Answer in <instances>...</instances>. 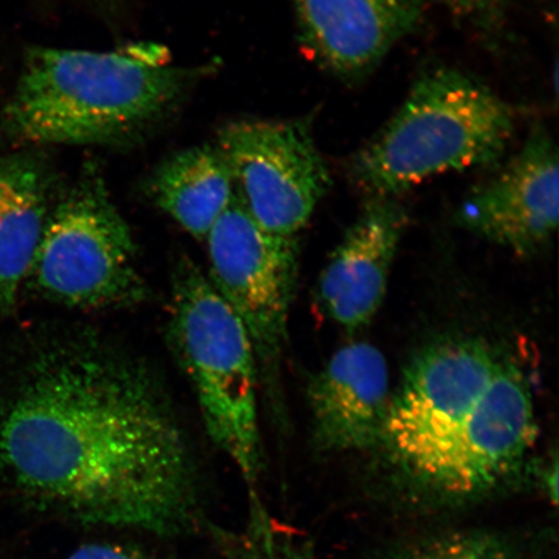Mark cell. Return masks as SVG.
I'll return each instance as SVG.
<instances>
[{"label": "cell", "mask_w": 559, "mask_h": 559, "mask_svg": "<svg viewBox=\"0 0 559 559\" xmlns=\"http://www.w3.org/2000/svg\"><path fill=\"white\" fill-rule=\"evenodd\" d=\"M0 466L82 524L173 536L199 521L198 464L163 384L94 333L34 361L0 423Z\"/></svg>", "instance_id": "1"}, {"label": "cell", "mask_w": 559, "mask_h": 559, "mask_svg": "<svg viewBox=\"0 0 559 559\" xmlns=\"http://www.w3.org/2000/svg\"><path fill=\"white\" fill-rule=\"evenodd\" d=\"M190 73L157 46L120 51L35 47L4 110L23 143L115 144L164 118L185 95Z\"/></svg>", "instance_id": "2"}, {"label": "cell", "mask_w": 559, "mask_h": 559, "mask_svg": "<svg viewBox=\"0 0 559 559\" xmlns=\"http://www.w3.org/2000/svg\"><path fill=\"white\" fill-rule=\"evenodd\" d=\"M513 132L512 108L484 83L457 69H432L356 153L352 177L373 199H393L437 175L498 163Z\"/></svg>", "instance_id": "3"}, {"label": "cell", "mask_w": 559, "mask_h": 559, "mask_svg": "<svg viewBox=\"0 0 559 559\" xmlns=\"http://www.w3.org/2000/svg\"><path fill=\"white\" fill-rule=\"evenodd\" d=\"M167 334L209 438L233 461L255 500L263 456L254 347L241 320L190 260L175 271Z\"/></svg>", "instance_id": "4"}, {"label": "cell", "mask_w": 559, "mask_h": 559, "mask_svg": "<svg viewBox=\"0 0 559 559\" xmlns=\"http://www.w3.org/2000/svg\"><path fill=\"white\" fill-rule=\"evenodd\" d=\"M31 277L41 295L70 309H116L145 299L134 236L100 175H83L48 215Z\"/></svg>", "instance_id": "5"}, {"label": "cell", "mask_w": 559, "mask_h": 559, "mask_svg": "<svg viewBox=\"0 0 559 559\" xmlns=\"http://www.w3.org/2000/svg\"><path fill=\"white\" fill-rule=\"evenodd\" d=\"M501 361L484 341L453 338L426 347L405 369L379 449L418 491L431 493L454 438Z\"/></svg>", "instance_id": "6"}, {"label": "cell", "mask_w": 559, "mask_h": 559, "mask_svg": "<svg viewBox=\"0 0 559 559\" xmlns=\"http://www.w3.org/2000/svg\"><path fill=\"white\" fill-rule=\"evenodd\" d=\"M235 191L267 233L297 239L331 187V174L304 121L242 120L219 132Z\"/></svg>", "instance_id": "7"}, {"label": "cell", "mask_w": 559, "mask_h": 559, "mask_svg": "<svg viewBox=\"0 0 559 559\" xmlns=\"http://www.w3.org/2000/svg\"><path fill=\"white\" fill-rule=\"evenodd\" d=\"M209 278L247 330L258 369L275 373L297 275V239L267 233L239 195L206 236Z\"/></svg>", "instance_id": "8"}, {"label": "cell", "mask_w": 559, "mask_h": 559, "mask_svg": "<svg viewBox=\"0 0 559 559\" xmlns=\"http://www.w3.org/2000/svg\"><path fill=\"white\" fill-rule=\"evenodd\" d=\"M536 438L528 380L514 362L502 358L454 438L430 495L457 501L492 491L521 469Z\"/></svg>", "instance_id": "9"}, {"label": "cell", "mask_w": 559, "mask_h": 559, "mask_svg": "<svg viewBox=\"0 0 559 559\" xmlns=\"http://www.w3.org/2000/svg\"><path fill=\"white\" fill-rule=\"evenodd\" d=\"M558 210L557 144L547 130L536 128L493 178L466 195L457 221L471 233L526 255L554 236Z\"/></svg>", "instance_id": "10"}, {"label": "cell", "mask_w": 559, "mask_h": 559, "mask_svg": "<svg viewBox=\"0 0 559 559\" xmlns=\"http://www.w3.org/2000/svg\"><path fill=\"white\" fill-rule=\"evenodd\" d=\"M426 0H293L300 39L342 80H359L415 31Z\"/></svg>", "instance_id": "11"}, {"label": "cell", "mask_w": 559, "mask_h": 559, "mask_svg": "<svg viewBox=\"0 0 559 559\" xmlns=\"http://www.w3.org/2000/svg\"><path fill=\"white\" fill-rule=\"evenodd\" d=\"M314 442L325 451L379 449L391 395L386 359L358 342L338 349L309 384Z\"/></svg>", "instance_id": "12"}, {"label": "cell", "mask_w": 559, "mask_h": 559, "mask_svg": "<svg viewBox=\"0 0 559 559\" xmlns=\"http://www.w3.org/2000/svg\"><path fill=\"white\" fill-rule=\"evenodd\" d=\"M405 222L393 199H373L335 248L319 280L318 300L345 330H360L380 310Z\"/></svg>", "instance_id": "13"}, {"label": "cell", "mask_w": 559, "mask_h": 559, "mask_svg": "<svg viewBox=\"0 0 559 559\" xmlns=\"http://www.w3.org/2000/svg\"><path fill=\"white\" fill-rule=\"evenodd\" d=\"M48 175L31 157L0 158V310L16 306L48 219Z\"/></svg>", "instance_id": "14"}, {"label": "cell", "mask_w": 559, "mask_h": 559, "mask_svg": "<svg viewBox=\"0 0 559 559\" xmlns=\"http://www.w3.org/2000/svg\"><path fill=\"white\" fill-rule=\"evenodd\" d=\"M158 207L198 240H205L235 198L226 159L214 146H193L167 158L151 180Z\"/></svg>", "instance_id": "15"}, {"label": "cell", "mask_w": 559, "mask_h": 559, "mask_svg": "<svg viewBox=\"0 0 559 559\" xmlns=\"http://www.w3.org/2000/svg\"><path fill=\"white\" fill-rule=\"evenodd\" d=\"M389 559H520V555L506 536L486 530H463L419 540Z\"/></svg>", "instance_id": "16"}, {"label": "cell", "mask_w": 559, "mask_h": 559, "mask_svg": "<svg viewBox=\"0 0 559 559\" xmlns=\"http://www.w3.org/2000/svg\"><path fill=\"white\" fill-rule=\"evenodd\" d=\"M222 542L226 559H312L309 549L275 526L258 500L251 501L242 533L225 535Z\"/></svg>", "instance_id": "17"}, {"label": "cell", "mask_w": 559, "mask_h": 559, "mask_svg": "<svg viewBox=\"0 0 559 559\" xmlns=\"http://www.w3.org/2000/svg\"><path fill=\"white\" fill-rule=\"evenodd\" d=\"M67 559H160L135 545L95 542L81 545Z\"/></svg>", "instance_id": "18"}, {"label": "cell", "mask_w": 559, "mask_h": 559, "mask_svg": "<svg viewBox=\"0 0 559 559\" xmlns=\"http://www.w3.org/2000/svg\"><path fill=\"white\" fill-rule=\"evenodd\" d=\"M454 15L474 21L475 24H489L500 11L504 0H442Z\"/></svg>", "instance_id": "19"}]
</instances>
